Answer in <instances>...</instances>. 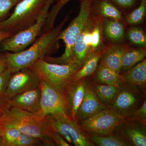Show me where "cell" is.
I'll return each instance as SVG.
<instances>
[{"label":"cell","instance_id":"cell-1","mask_svg":"<svg viewBox=\"0 0 146 146\" xmlns=\"http://www.w3.org/2000/svg\"><path fill=\"white\" fill-rule=\"evenodd\" d=\"M68 16L56 27L44 32L34 44L27 49L18 53H6L9 70L13 73L29 68L38 59L49 54L58 40L57 38L68 20Z\"/></svg>","mask_w":146,"mask_h":146},{"label":"cell","instance_id":"cell-2","mask_svg":"<svg viewBox=\"0 0 146 146\" xmlns=\"http://www.w3.org/2000/svg\"><path fill=\"white\" fill-rule=\"evenodd\" d=\"M1 113L0 123L15 127L21 133L39 138L44 146H55L52 137L53 130L45 118L15 107H9Z\"/></svg>","mask_w":146,"mask_h":146},{"label":"cell","instance_id":"cell-3","mask_svg":"<svg viewBox=\"0 0 146 146\" xmlns=\"http://www.w3.org/2000/svg\"><path fill=\"white\" fill-rule=\"evenodd\" d=\"M93 1L81 0L78 15L67 28L58 35L57 40H62L65 44V52L63 54L56 58L45 56L43 59L49 63L58 64L72 63L74 46L84 27L91 16Z\"/></svg>","mask_w":146,"mask_h":146},{"label":"cell","instance_id":"cell-4","mask_svg":"<svg viewBox=\"0 0 146 146\" xmlns=\"http://www.w3.org/2000/svg\"><path fill=\"white\" fill-rule=\"evenodd\" d=\"M30 68L38 75L41 80L48 83L64 96L65 88L81 67L76 63L58 64L40 58Z\"/></svg>","mask_w":146,"mask_h":146},{"label":"cell","instance_id":"cell-5","mask_svg":"<svg viewBox=\"0 0 146 146\" xmlns=\"http://www.w3.org/2000/svg\"><path fill=\"white\" fill-rule=\"evenodd\" d=\"M47 0H21L13 13L0 22V30L13 35L34 23L40 15Z\"/></svg>","mask_w":146,"mask_h":146},{"label":"cell","instance_id":"cell-6","mask_svg":"<svg viewBox=\"0 0 146 146\" xmlns=\"http://www.w3.org/2000/svg\"><path fill=\"white\" fill-rule=\"evenodd\" d=\"M54 1L47 0L40 15L34 23L3 40L1 45L2 50L18 53L26 49L32 44L44 28L50 7Z\"/></svg>","mask_w":146,"mask_h":146},{"label":"cell","instance_id":"cell-7","mask_svg":"<svg viewBox=\"0 0 146 146\" xmlns=\"http://www.w3.org/2000/svg\"><path fill=\"white\" fill-rule=\"evenodd\" d=\"M49 127L76 146H94L78 122L68 116L49 115L45 117Z\"/></svg>","mask_w":146,"mask_h":146},{"label":"cell","instance_id":"cell-8","mask_svg":"<svg viewBox=\"0 0 146 146\" xmlns=\"http://www.w3.org/2000/svg\"><path fill=\"white\" fill-rule=\"evenodd\" d=\"M124 119L110 108H108L83 120L80 125L86 133L106 136L113 134Z\"/></svg>","mask_w":146,"mask_h":146},{"label":"cell","instance_id":"cell-9","mask_svg":"<svg viewBox=\"0 0 146 146\" xmlns=\"http://www.w3.org/2000/svg\"><path fill=\"white\" fill-rule=\"evenodd\" d=\"M40 107L35 114L41 118L49 115H60L70 117L69 110L63 94L51 85L41 80Z\"/></svg>","mask_w":146,"mask_h":146},{"label":"cell","instance_id":"cell-10","mask_svg":"<svg viewBox=\"0 0 146 146\" xmlns=\"http://www.w3.org/2000/svg\"><path fill=\"white\" fill-rule=\"evenodd\" d=\"M138 89L124 82L108 107L124 119H129L142 102V95Z\"/></svg>","mask_w":146,"mask_h":146},{"label":"cell","instance_id":"cell-11","mask_svg":"<svg viewBox=\"0 0 146 146\" xmlns=\"http://www.w3.org/2000/svg\"><path fill=\"white\" fill-rule=\"evenodd\" d=\"M41 79L31 68L21 69L11 74L5 97L9 100L18 94L39 87Z\"/></svg>","mask_w":146,"mask_h":146},{"label":"cell","instance_id":"cell-12","mask_svg":"<svg viewBox=\"0 0 146 146\" xmlns=\"http://www.w3.org/2000/svg\"><path fill=\"white\" fill-rule=\"evenodd\" d=\"M108 108L99 98L91 84L86 82L84 96L76 115L75 120L78 122L85 119Z\"/></svg>","mask_w":146,"mask_h":146},{"label":"cell","instance_id":"cell-13","mask_svg":"<svg viewBox=\"0 0 146 146\" xmlns=\"http://www.w3.org/2000/svg\"><path fill=\"white\" fill-rule=\"evenodd\" d=\"M123 138L129 146H146V125L130 119H124L119 125Z\"/></svg>","mask_w":146,"mask_h":146},{"label":"cell","instance_id":"cell-14","mask_svg":"<svg viewBox=\"0 0 146 146\" xmlns=\"http://www.w3.org/2000/svg\"><path fill=\"white\" fill-rule=\"evenodd\" d=\"M86 78L71 81L65 88L64 97L69 110L70 117L75 120L76 115L84 96Z\"/></svg>","mask_w":146,"mask_h":146},{"label":"cell","instance_id":"cell-15","mask_svg":"<svg viewBox=\"0 0 146 146\" xmlns=\"http://www.w3.org/2000/svg\"><path fill=\"white\" fill-rule=\"evenodd\" d=\"M41 91L35 88L18 94L9 100V107H15L32 113L38 112L40 107Z\"/></svg>","mask_w":146,"mask_h":146},{"label":"cell","instance_id":"cell-16","mask_svg":"<svg viewBox=\"0 0 146 146\" xmlns=\"http://www.w3.org/2000/svg\"><path fill=\"white\" fill-rule=\"evenodd\" d=\"M127 48L125 45L112 46L104 52L100 64L120 74L123 55Z\"/></svg>","mask_w":146,"mask_h":146},{"label":"cell","instance_id":"cell-17","mask_svg":"<svg viewBox=\"0 0 146 146\" xmlns=\"http://www.w3.org/2000/svg\"><path fill=\"white\" fill-rule=\"evenodd\" d=\"M124 82L140 89H145L146 84L145 58L121 74Z\"/></svg>","mask_w":146,"mask_h":146},{"label":"cell","instance_id":"cell-18","mask_svg":"<svg viewBox=\"0 0 146 146\" xmlns=\"http://www.w3.org/2000/svg\"><path fill=\"white\" fill-rule=\"evenodd\" d=\"M104 52V51L101 50L89 55L81 68L73 76L72 81L86 78L95 72L98 68L99 61L101 58Z\"/></svg>","mask_w":146,"mask_h":146},{"label":"cell","instance_id":"cell-19","mask_svg":"<svg viewBox=\"0 0 146 146\" xmlns=\"http://www.w3.org/2000/svg\"><path fill=\"white\" fill-rule=\"evenodd\" d=\"M146 56L145 47L131 49L127 48L123 55L120 73L122 71L125 72L128 70L137 63L145 59Z\"/></svg>","mask_w":146,"mask_h":146},{"label":"cell","instance_id":"cell-20","mask_svg":"<svg viewBox=\"0 0 146 146\" xmlns=\"http://www.w3.org/2000/svg\"><path fill=\"white\" fill-rule=\"evenodd\" d=\"M96 83L119 86L123 83L121 74L100 64L95 76Z\"/></svg>","mask_w":146,"mask_h":146},{"label":"cell","instance_id":"cell-21","mask_svg":"<svg viewBox=\"0 0 146 146\" xmlns=\"http://www.w3.org/2000/svg\"><path fill=\"white\" fill-rule=\"evenodd\" d=\"M91 86L100 100L108 107L117 94L120 86L97 83L92 84Z\"/></svg>","mask_w":146,"mask_h":146},{"label":"cell","instance_id":"cell-22","mask_svg":"<svg viewBox=\"0 0 146 146\" xmlns=\"http://www.w3.org/2000/svg\"><path fill=\"white\" fill-rule=\"evenodd\" d=\"M103 30L106 36L112 42H120L123 39L124 27L120 21L107 19L103 24Z\"/></svg>","mask_w":146,"mask_h":146},{"label":"cell","instance_id":"cell-23","mask_svg":"<svg viewBox=\"0 0 146 146\" xmlns=\"http://www.w3.org/2000/svg\"><path fill=\"white\" fill-rule=\"evenodd\" d=\"M93 144L100 146H127L129 145L119 136L114 134L99 136L86 133Z\"/></svg>","mask_w":146,"mask_h":146},{"label":"cell","instance_id":"cell-24","mask_svg":"<svg viewBox=\"0 0 146 146\" xmlns=\"http://www.w3.org/2000/svg\"><path fill=\"white\" fill-rule=\"evenodd\" d=\"M96 7L100 14L106 18L119 21L122 18L121 11L109 0H98Z\"/></svg>","mask_w":146,"mask_h":146},{"label":"cell","instance_id":"cell-25","mask_svg":"<svg viewBox=\"0 0 146 146\" xmlns=\"http://www.w3.org/2000/svg\"><path fill=\"white\" fill-rule=\"evenodd\" d=\"M21 133L15 127L0 123V135L3 138V146H12Z\"/></svg>","mask_w":146,"mask_h":146},{"label":"cell","instance_id":"cell-26","mask_svg":"<svg viewBox=\"0 0 146 146\" xmlns=\"http://www.w3.org/2000/svg\"><path fill=\"white\" fill-rule=\"evenodd\" d=\"M146 13V0H141L138 8L132 11L127 17L126 21L128 25H138L144 21Z\"/></svg>","mask_w":146,"mask_h":146},{"label":"cell","instance_id":"cell-27","mask_svg":"<svg viewBox=\"0 0 146 146\" xmlns=\"http://www.w3.org/2000/svg\"><path fill=\"white\" fill-rule=\"evenodd\" d=\"M71 0H58L57 3L54 5L48 14L44 27L43 29L44 32L49 30L53 28L56 19L59 11L64 6Z\"/></svg>","mask_w":146,"mask_h":146},{"label":"cell","instance_id":"cell-28","mask_svg":"<svg viewBox=\"0 0 146 146\" xmlns=\"http://www.w3.org/2000/svg\"><path fill=\"white\" fill-rule=\"evenodd\" d=\"M128 37L131 43L142 47L145 46L146 36L145 34L140 28H131L128 32Z\"/></svg>","mask_w":146,"mask_h":146},{"label":"cell","instance_id":"cell-29","mask_svg":"<svg viewBox=\"0 0 146 146\" xmlns=\"http://www.w3.org/2000/svg\"><path fill=\"white\" fill-rule=\"evenodd\" d=\"M44 146L39 138L22 133L12 146Z\"/></svg>","mask_w":146,"mask_h":146},{"label":"cell","instance_id":"cell-30","mask_svg":"<svg viewBox=\"0 0 146 146\" xmlns=\"http://www.w3.org/2000/svg\"><path fill=\"white\" fill-rule=\"evenodd\" d=\"M21 0H0V22Z\"/></svg>","mask_w":146,"mask_h":146},{"label":"cell","instance_id":"cell-31","mask_svg":"<svg viewBox=\"0 0 146 146\" xmlns=\"http://www.w3.org/2000/svg\"><path fill=\"white\" fill-rule=\"evenodd\" d=\"M129 119L136 120L144 124H146V100L136 110Z\"/></svg>","mask_w":146,"mask_h":146},{"label":"cell","instance_id":"cell-32","mask_svg":"<svg viewBox=\"0 0 146 146\" xmlns=\"http://www.w3.org/2000/svg\"><path fill=\"white\" fill-rule=\"evenodd\" d=\"M12 73L7 70L3 74L0 75V96L5 97V94L9 80Z\"/></svg>","mask_w":146,"mask_h":146},{"label":"cell","instance_id":"cell-33","mask_svg":"<svg viewBox=\"0 0 146 146\" xmlns=\"http://www.w3.org/2000/svg\"><path fill=\"white\" fill-rule=\"evenodd\" d=\"M113 3L124 8H130L134 5L137 0H109Z\"/></svg>","mask_w":146,"mask_h":146},{"label":"cell","instance_id":"cell-34","mask_svg":"<svg viewBox=\"0 0 146 146\" xmlns=\"http://www.w3.org/2000/svg\"><path fill=\"white\" fill-rule=\"evenodd\" d=\"M8 70V64L7 59L6 53L0 56V75Z\"/></svg>","mask_w":146,"mask_h":146},{"label":"cell","instance_id":"cell-35","mask_svg":"<svg viewBox=\"0 0 146 146\" xmlns=\"http://www.w3.org/2000/svg\"><path fill=\"white\" fill-rule=\"evenodd\" d=\"M8 100L5 97L0 96V112L1 113L9 108Z\"/></svg>","mask_w":146,"mask_h":146},{"label":"cell","instance_id":"cell-36","mask_svg":"<svg viewBox=\"0 0 146 146\" xmlns=\"http://www.w3.org/2000/svg\"><path fill=\"white\" fill-rule=\"evenodd\" d=\"M12 35L8 32L0 30V42H2L5 39L12 36Z\"/></svg>","mask_w":146,"mask_h":146},{"label":"cell","instance_id":"cell-37","mask_svg":"<svg viewBox=\"0 0 146 146\" xmlns=\"http://www.w3.org/2000/svg\"><path fill=\"white\" fill-rule=\"evenodd\" d=\"M3 146V140L2 136L0 135V146Z\"/></svg>","mask_w":146,"mask_h":146}]
</instances>
